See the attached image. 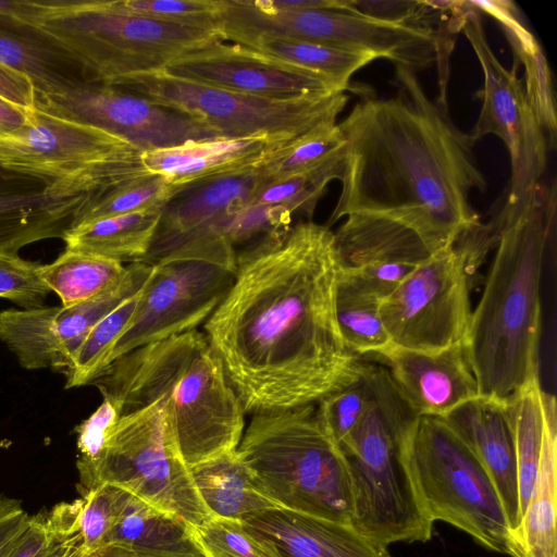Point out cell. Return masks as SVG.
Instances as JSON below:
<instances>
[{"mask_svg": "<svg viewBox=\"0 0 557 557\" xmlns=\"http://www.w3.org/2000/svg\"><path fill=\"white\" fill-rule=\"evenodd\" d=\"M338 273L334 232L308 220L237 257L202 333L246 413L317 404L364 370L338 329Z\"/></svg>", "mask_w": 557, "mask_h": 557, "instance_id": "cell-1", "label": "cell"}, {"mask_svg": "<svg viewBox=\"0 0 557 557\" xmlns=\"http://www.w3.org/2000/svg\"><path fill=\"white\" fill-rule=\"evenodd\" d=\"M394 65L396 94L357 102L338 123L342 190L326 226L349 214L388 219L434 253L481 222L470 195L487 182L469 133L428 96L416 72Z\"/></svg>", "mask_w": 557, "mask_h": 557, "instance_id": "cell-2", "label": "cell"}, {"mask_svg": "<svg viewBox=\"0 0 557 557\" xmlns=\"http://www.w3.org/2000/svg\"><path fill=\"white\" fill-rule=\"evenodd\" d=\"M495 255L463 347L480 396L510 403L539 379L541 277L556 224V188L541 183L515 214L492 221Z\"/></svg>", "mask_w": 557, "mask_h": 557, "instance_id": "cell-3", "label": "cell"}, {"mask_svg": "<svg viewBox=\"0 0 557 557\" xmlns=\"http://www.w3.org/2000/svg\"><path fill=\"white\" fill-rule=\"evenodd\" d=\"M92 384L120 416L163 398L171 436L188 468L237 449L243 437V403L198 330L124 354Z\"/></svg>", "mask_w": 557, "mask_h": 557, "instance_id": "cell-4", "label": "cell"}, {"mask_svg": "<svg viewBox=\"0 0 557 557\" xmlns=\"http://www.w3.org/2000/svg\"><path fill=\"white\" fill-rule=\"evenodd\" d=\"M417 414L396 388L388 370L375 367L370 408L339 445L352 493L350 524L372 542H428L434 522L414 482L407 433Z\"/></svg>", "mask_w": 557, "mask_h": 557, "instance_id": "cell-5", "label": "cell"}, {"mask_svg": "<svg viewBox=\"0 0 557 557\" xmlns=\"http://www.w3.org/2000/svg\"><path fill=\"white\" fill-rule=\"evenodd\" d=\"M28 32L66 57L87 82L112 85L136 73L164 70L214 40V30L114 10L109 0H30Z\"/></svg>", "mask_w": 557, "mask_h": 557, "instance_id": "cell-6", "label": "cell"}, {"mask_svg": "<svg viewBox=\"0 0 557 557\" xmlns=\"http://www.w3.org/2000/svg\"><path fill=\"white\" fill-rule=\"evenodd\" d=\"M237 450L283 508L350 523L347 460L315 404L252 413Z\"/></svg>", "mask_w": 557, "mask_h": 557, "instance_id": "cell-7", "label": "cell"}, {"mask_svg": "<svg viewBox=\"0 0 557 557\" xmlns=\"http://www.w3.org/2000/svg\"><path fill=\"white\" fill-rule=\"evenodd\" d=\"M493 236L491 223L479 222L380 301L392 346L435 354L463 343L472 312L469 276L494 248Z\"/></svg>", "mask_w": 557, "mask_h": 557, "instance_id": "cell-8", "label": "cell"}, {"mask_svg": "<svg viewBox=\"0 0 557 557\" xmlns=\"http://www.w3.org/2000/svg\"><path fill=\"white\" fill-rule=\"evenodd\" d=\"M410 469L426 512L509 555L511 529L488 472L441 417L417 416L407 433Z\"/></svg>", "mask_w": 557, "mask_h": 557, "instance_id": "cell-9", "label": "cell"}, {"mask_svg": "<svg viewBox=\"0 0 557 557\" xmlns=\"http://www.w3.org/2000/svg\"><path fill=\"white\" fill-rule=\"evenodd\" d=\"M111 86L199 119L224 138L267 136L281 144L336 121L349 100L346 91L263 98L183 79L163 70L132 74Z\"/></svg>", "mask_w": 557, "mask_h": 557, "instance_id": "cell-10", "label": "cell"}, {"mask_svg": "<svg viewBox=\"0 0 557 557\" xmlns=\"http://www.w3.org/2000/svg\"><path fill=\"white\" fill-rule=\"evenodd\" d=\"M78 476L82 495L111 484L193 527L213 517L171 436L163 398L121 416L98 461Z\"/></svg>", "mask_w": 557, "mask_h": 557, "instance_id": "cell-11", "label": "cell"}, {"mask_svg": "<svg viewBox=\"0 0 557 557\" xmlns=\"http://www.w3.org/2000/svg\"><path fill=\"white\" fill-rule=\"evenodd\" d=\"M121 137L36 107L24 125L0 132V171L50 185L102 189L149 172Z\"/></svg>", "mask_w": 557, "mask_h": 557, "instance_id": "cell-12", "label": "cell"}, {"mask_svg": "<svg viewBox=\"0 0 557 557\" xmlns=\"http://www.w3.org/2000/svg\"><path fill=\"white\" fill-rule=\"evenodd\" d=\"M460 32L471 45L483 73L479 117L469 133L476 143L495 135L505 144L510 159L511 180L507 201L500 212L517 213L541 183L547 165L548 140L518 76L519 62L506 69L492 50L481 13L461 1Z\"/></svg>", "mask_w": 557, "mask_h": 557, "instance_id": "cell-13", "label": "cell"}, {"mask_svg": "<svg viewBox=\"0 0 557 557\" xmlns=\"http://www.w3.org/2000/svg\"><path fill=\"white\" fill-rule=\"evenodd\" d=\"M36 107L114 134L140 152L224 138L199 119L100 83L36 95Z\"/></svg>", "mask_w": 557, "mask_h": 557, "instance_id": "cell-14", "label": "cell"}, {"mask_svg": "<svg viewBox=\"0 0 557 557\" xmlns=\"http://www.w3.org/2000/svg\"><path fill=\"white\" fill-rule=\"evenodd\" d=\"M234 275L230 269L199 260L154 263L132 320L113 348L111 363L139 346L203 325Z\"/></svg>", "mask_w": 557, "mask_h": 557, "instance_id": "cell-15", "label": "cell"}, {"mask_svg": "<svg viewBox=\"0 0 557 557\" xmlns=\"http://www.w3.org/2000/svg\"><path fill=\"white\" fill-rule=\"evenodd\" d=\"M153 264L133 262L124 275L95 297L72 306L0 312V341L27 370H65L89 331L123 300L141 289Z\"/></svg>", "mask_w": 557, "mask_h": 557, "instance_id": "cell-16", "label": "cell"}, {"mask_svg": "<svg viewBox=\"0 0 557 557\" xmlns=\"http://www.w3.org/2000/svg\"><path fill=\"white\" fill-rule=\"evenodd\" d=\"M276 37L385 58L418 74L437 66L443 51L430 29L372 18L350 10H284L271 20Z\"/></svg>", "mask_w": 557, "mask_h": 557, "instance_id": "cell-17", "label": "cell"}, {"mask_svg": "<svg viewBox=\"0 0 557 557\" xmlns=\"http://www.w3.org/2000/svg\"><path fill=\"white\" fill-rule=\"evenodd\" d=\"M163 71L211 87L273 99L347 90L324 75L223 40L182 54Z\"/></svg>", "mask_w": 557, "mask_h": 557, "instance_id": "cell-18", "label": "cell"}, {"mask_svg": "<svg viewBox=\"0 0 557 557\" xmlns=\"http://www.w3.org/2000/svg\"><path fill=\"white\" fill-rule=\"evenodd\" d=\"M102 190L50 185L0 171V252L18 255L30 244L62 239L84 208Z\"/></svg>", "mask_w": 557, "mask_h": 557, "instance_id": "cell-19", "label": "cell"}, {"mask_svg": "<svg viewBox=\"0 0 557 557\" xmlns=\"http://www.w3.org/2000/svg\"><path fill=\"white\" fill-rule=\"evenodd\" d=\"M377 357L417 416L444 417L480 395L463 343L435 354L391 346Z\"/></svg>", "mask_w": 557, "mask_h": 557, "instance_id": "cell-20", "label": "cell"}, {"mask_svg": "<svg viewBox=\"0 0 557 557\" xmlns=\"http://www.w3.org/2000/svg\"><path fill=\"white\" fill-rule=\"evenodd\" d=\"M493 480L511 532L520 520L515 435L506 403L476 396L441 417Z\"/></svg>", "mask_w": 557, "mask_h": 557, "instance_id": "cell-21", "label": "cell"}, {"mask_svg": "<svg viewBox=\"0 0 557 557\" xmlns=\"http://www.w3.org/2000/svg\"><path fill=\"white\" fill-rule=\"evenodd\" d=\"M243 523L274 543L284 557H392L350 523L285 508L256 513Z\"/></svg>", "mask_w": 557, "mask_h": 557, "instance_id": "cell-22", "label": "cell"}, {"mask_svg": "<svg viewBox=\"0 0 557 557\" xmlns=\"http://www.w3.org/2000/svg\"><path fill=\"white\" fill-rule=\"evenodd\" d=\"M284 145L267 136L215 138L146 151L141 161L147 171L162 175L176 190L258 166L270 152Z\"/></svg>", "mask_w": 557, "mask_h": 557, "instance_id": "cell-23", "label": "cell"}, {"mask_svg": "<svg viewBox=\"0 0 557 557\" xmlns=\"http://www.w3.org/2000/svg\"><path fill=\"white\" fill-rule=\"evenodd\" d=\"M96 557H203L190 524L134 495L129 498Z\"/></svg>", "mask_w": 557, "mask_h": 557, "instance_id": "cell-24", "label": "cell"}, {"mask_svg": "<svg viewBox=\"0 0 557 557\" xmlns=\"http://www.w3.org/2000/svg\"><path fill=\"white\" fill-rule=\"evenodd\" d=\"M260 182L261 175L255 166L176 189L161 210L150 248L184 235L239 205L252 202Z\"/></svg>", "mask_w": 557, "mask_h": 557, "instance_id": "cell-25", "label": "cell"}, {"mask_svg": "<svg viewBox=\"0 0 557 557\" xmlns=\"http://www.w3.org/2000/svg\"><path fill=\"white\" fill-rule=\"evenodd\" d=\"M334 240L342 270L385 263L419 265L432 255L412 230L368 214L347 215L334 232Z\"/></svg>", "mask_w": 557, "mask_h": 557, "instance_id": "cell-26", "label": "cell"}, {"mask_svg": "<svg viewBox=\"0 0 557 557\" xmlns=\"http://www.w3.org/2000/svg\"><path fill=\"white\" fill-rule=\"evenodd\" d=\"M556 465V400L553 395L547 394L539 470L520 521L511 532V557H557Z\"/></svg>", "mask_w": 557, "mask_h": 557, "instance_id": "cell-27", "label": "cell"}, {"mask_svg": "<svg viewBox=\"0 0 557 557\" xmlns=\"http://www.w3.org/2000/svg\"><path fill=\"white\" fill-rule=\"evenodd\" d=\"M189 471L213 517L243 521L265 510L283 508L237 449L195 465Z\"/></svg>", "mask_w": 557, "mask_h": 557, "instance_id": "cell-28", "label": "cell"}, {"mask_svg": "<svg viewBox=\"0 0 557 557\" xmlns=\"http://www.w3.org/2000/svg\"><path fill=\"white\" fill-rule=\"evenodd\" d=\"M474 10L495 18L524 67V90L527 98L540 120L548 140L556 147L557 114L552 72L542 47L527 28L521 12L509 0H468Z\"/></svg>", "mask_w": 557, "mask_h": 557, "instance_id": "cell-29", "label": "cell"}, {"mask_svg": "<svg viewBox=\"0 0 557 557\" xmlns=\"http://www.w3.org/2000/svg\"><path fill=\"white\" fill-rule=\"evenodd\" d=\"M162 209L98 219L70 228L65 249L123 262H143L157 231Z\"/></svg>", "mask_w": 557, "mask_h": 557, "instance_id": "cell-30", "label": "cell"}, {"mask_svg": "<svg viewBox=\"0 0 557 557\" xmlns=\"http://www.w3.org/2000/svg\"><path fill=\"white\" fill-rule=\"evenodd\" d=\"M0 62L27 74L36 95L66 89L85 81L66 57L37 36L0 25Z\"/></svg>", "mask_w": 557, "mask_h": 557, "instance_id": "cell-31", "label": "cell"}, {"mask_svg": "<svg viewBox=\"0 0 557 557\" xmlns=\"http://www.w3.org/2000/svg\"><path fill=\"white\" fill-rule=\"evenodd\" d=\"M125 271L126 265L119 261L71 249L40 267L42 281L64 307L95 297L116 283Z\"/></svg>", "mask_w": 557, "mask_h": 557, "instance_id": "cell-32", "label": "cell"}, {"mask_svg": "<svg viewBox=\"0 0 557 557\" xmlns=\"http://www.w3.org/2000/svg\"><path fill=\"white\" fill-rule=\"evenodd\" d=\"M546 397L540 379L533 380L508 403L515 435L520 517L539 470L546 420ZM520 521V520H519Z\"/></svg>", "mask_w": 557, "mask_h": 557, "instance_id": "cell-33", "label": "cell"}, {"mask_svg": "<svg viewBox=\"0 0 557 557\" xmlns=\"http://www.w3.org/2000/svg\"><path fill=\"white\" fill-rule=\"evenodd\" d=\"M380 299L338 273L335 311L346 347L355 355H380L391 345L380 317Z\"/></svg>", "mask_w": 557, "mask_h": 557, "instance_id": "cell-34", "label": "cell"}, {"mask_svg": "<svg viewBox=\"0 0 557 557\" xmlns=\"http://www.w3.org/2000/svg\"><path fill=\"white\" fill-rule=\"evenodd\" d=\"M242 46L324 75L345 89L349 88L350 78L357 71L376 59L366 52L347 51L281 37H258Z\"/></svg>", "mask_w": 557, "mask_h": 557, "instance_id": "cell-35", "label": "cell"}, {"mask_svg": "<svg viewBox=\"0 0 557 557\" xmlns=\"http://www.w3.org/2000/svg\"><path fill=\"white\" fill-rule=\"evenodd\" d=\"M325 122L270 152L257 166L263 180H277L315 170L338 156L345 138L336 123Z\"/></svg>", "mask_w": 557, "mask_h": 557, "instance_id": "cell-36", "label": "cell"}, {"mask_svg": "<svg viewBox=\"0 0 557 557\" xmlns=\"http://www.w3.org/2000/svg\"><path fill=\"white\" fill-rule=\"evenodd\" d=\"M342 156L343 150L327 163L306 173L277 180L261 176L252 203L281 208L292 216L298 214L311 221L327 185L339 178Z\"/></svg>", "mask_w": 557, "mask_h": 557, "instance_id": "cell-37", "label": "cell"}, {"mask_svg": "<svg viewBox=\"0 0 557 557\" xmlns=\"http://www.w3.org/2000/svg\"><path fill=\"white\" fill-rule=\"evenodd\" d=\"M174 193L175 188L165 177L145 172L112 185L95 196L79 213L73 227L98 219L162 209Z\"/></svg>", "mask_w": 557, "mask_h": 557, "instance_id": "cell-38", "label": "cell"}, {"mask_svg": "<svg viewBox=\"0 0 557 557\" xmlns=\"http://www.w3.org/2000/svg\"><path fill=\"white\" fill-rule=\"evenodd\" d=\"M81 499L61 503L29 518V523L9 557H60L83 541L78 515Z\"/></svg>", "mask_w": 557, "mask_h": 557, "instance_id": "cell-39", "label": "cell"}, {"mask_svg": "<svg viewBox=\"0 0 557 557\" xmlns=\"http://www.w3.org/2000/svg\"><path fill=\"white\" fill-rule=\"evenodd\" d=\"M190 533L203 557H284L274 543L242 520L212 517L190 525Z\"/></svg>", "mask_w": 557, "mask_h": 557, "instance_id": "cell-40", "label": "cell"}, {"mask_svg": "<svg viewBox=\"0 0 557 557\" xmlns=\"http://www.w3.org/2000/svg\"><path fill=\"white\" fill-rule=\"evenodd\" d=\"M375 393V364L367 362L351 384L315 404L317 416L339 446L370 408Z\"/></svg>", "mask_w": 557, "mask_h": 557, "instance_id": "cell-41", "label": "cell"}, {"mask_svg": "<svg viewBox=\"0 0 557 557\" xmlns=\"http://www.w3.org/2000/svg\"><path fill=\"white\" fill-rule=\"evenodd\" d=\"M120 12L218 32L221 0H109Z\"/></svg>", "mask_w": 557, "mask_h": 557, "instance_id": "cell-42", "label": "cell"}, {"mask_svg": "<svg viewBox=\"0 0 557 557\" xmlns=\"http://www.w3.org/2000/svg\"><path fill=\"white\" fill-rule=\"evenodd\" d=\"M131 493L111 484H100L82 495L78 525L83 547L95 554L120 518Z\"/></svg>", "mask_w": 557, "mask_h": 557, "instance_id": "cell-43", "label": "cell"}, {"mask_svg": "<svg viewBox=\"0 0 557 557\" xmlns=\"http://www.w3.org/2000/svg\"><path fill=\"white\" fill-rule=\"evenodd\" d=\"M40 267L18 255L0 252V298L23 309L44 306L50 290L41 278Z\"/></svg>", "mask_w": 557, "mask_h": 557, "instance_id": "cell-44", "label": "cell"}, {"mask_svg": "<svg viewBox=\"0 0 557 557\" xmlns=\"http://www.w3.org/2000/svg\"><path fill=\"white\" fill-rule=\"evenodd\" d=\"M120 417L115 406L102 398L99 407L76 428L78 474L86 472L98 461L109 432Z\"/></svg>", "mask_w": 557, "mask_h": 557, "instance_id": "cell-45", "label": "cell"}, {"mask_svg": "<svg viewBox=\"0 0 557 557\" xmlns=\"http://www.w3.org/2000/svg\"><path fill=\"white\" fill-rule=\"evenodd\" d=\"M29 518L18 500L0 496V557H9L27 529Z\"/></svg>", "mask_w": 557, "mask_h": 557, "instance_id": "cell-46", "label": "cell"}, {"mask_svg": "<svg viewBox=\"0 0 557 557\" xmlns=\"http://www.w3.org/2000/svg\"><path fill=\"white\" fill-rule=\"evenodd\" d=\"M30 13V0H0V25L4 27L28 33Z\"/></svg>", "mask_w": 557, "mask_h": 557, "instance_id": "cell-47", "label": "cell"}, {"mask_svg": "<svg viewBox=\"0 0 557 557\" xmlns=\"http://www.w3.org/2000/svg\"><path fill=\"white\" fill-rule=\"evenodd\" d=\"M30 113L20 109L0 95V132H9L21 127Z\"/></svg>", "mask_w": 557, "mask_h": 557, "instance_id": "cell-48", "label": "cell"}, {"mask_svg": "<svg viewBox=\"0 0 557 557\" xmlns=\"http://www.w3.org/2000/svg\"><path fill=\"white\" fill-rule=\"evenodd\" d=\"M60 557H96L85 552L83 541H79L70 546Z\"/></svg>", "mask_w": 557, "mask_h": 557, "instance_id": "cell-49", "label": "cell"}]
</instances>
